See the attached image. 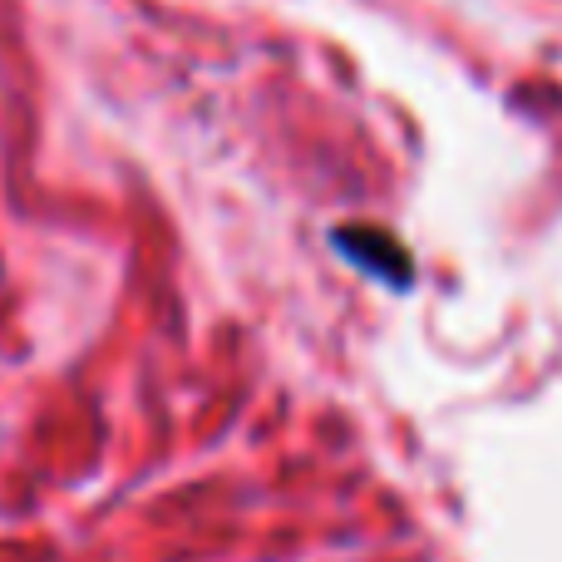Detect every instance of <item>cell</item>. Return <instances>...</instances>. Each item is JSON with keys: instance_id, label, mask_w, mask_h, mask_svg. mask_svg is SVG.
<instances>
[{"instance_id": "6da1fadb", "label": "cell", "mask_w": 562, "mask_h": 562, "mask_svg": "<svg viewBox=\"0 0 562 562\" xmlns=\"http://www.w3.org/2000/svg\"><path fill=\"white\" fill-rule=\"evenodd\" d=\"M330 243H336V252L346 262H356L360 272H370L375 281H385V286H409L415 281L409 252L390 233H380V227H336Z\"/></svg>"}]
</instances>
